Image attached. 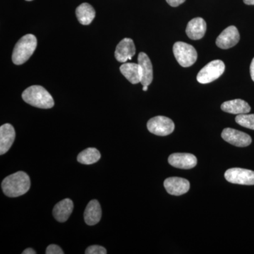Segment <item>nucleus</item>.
Segmentation results:
<instances>
[{
	"instance_id": "obj_1",
	"label": "nucleus",
	"mask_w": 254,
	"mask_h": 254,
	"mask_svg": "<svg viewBox=\"0 0 254 254\" xmlns=\"http://www.w3.org/2000/svg\"><path fill=\"white\" fill-rule=\"evenodd\" d=\"M31 187V180L24 172H17L6 177L1 183L4 194L9 197H18L27 193Z\"/></svg>"
},
{
	"instance_id": "obj_2",
	"label": "nucleus",
	"mask_w": 254,
	"mask_h": 254,
	"mask_svg": "<svg viewBox=\"0 0 254 254\" xmlns=\"http://www.w3.org/2000/svg\"><path fill=\"white\" fill-rule=\"evenodd\" d=\"M23 100L28 104L41 109H50L55 105L54 99L43 86H31L22 93Z\"/></svg>"
},
{
	"instance_id": "obj_3",
	"label": "nucleus",
	"mask_w": 254,
	"mask_h": 254,
	"mask_svg": "<svg viewBox=\"0 0 254 254\" xmlns=\"http://www.w3.org/2000/svg\"><path fill=\"white\" fill-rule=\"evenodd\" d=\"M37 45L38 41L34 35L23 36L17 42L13 50V63L16 65H21L27 62L36 50Z\"/></svg>"
},
{
	"instance_id": "obj_4",
	"label": "nucleus",
	"mask_w": 254,
	"mask_h": 254,
	"mask_svg": "<svg viewBox=\"0 0 254 254\" xmlns=\"http://www.w3.org/2000/svg\"><path fill=\"white\" fill-rule=\"evenodd\" d=\"M173 53L177 63L183 67H190L196 62L197 52L193 46L183 42H177L173 46Z\"/></svg>"
},
{
	"instance_id": "obj_5",
	"label": "nucleus",
	"mask_w": 254,
	"mask_h": 254,
	"mask_svg": "<svg viewBox=\"0 0 254 254\" xmlns=\"http://www.w3.org/2000/svg\"><path fill=\"white\" fill-rule=\"evenodd\" d=\"M225 65L221 60H214L200 69L197 75V81L202 84L211 83L222 76Z\"/></svg>"
},
{
	"instance_id": "obj_6",
	"label": "nucleus",
	"mask_w": 254,
	"mask_h": 254,
	"mask_svg": "<svg viewBox=\"0 0 254 254\" xmlns=\"http://www.w3.org/2000/svg\"><path fill=\"white\" fill-rule=\"evenodd\" d=\"M147 128L153 134L165 136L173 133L175 130V124L171 119L167 117L157 116L150 119L147 123Z\"/></svg>"
},
{
	"instance_id": "obj_7",
	"label": "nucleus",
	"mask_w": 254,
	"mask_h": 254,
	"mask_svg": "<svg viewBox=\"0 0 254 254\" xmlns=\"http://www.w3.org/2000/svg\"><path fill=\"white\" fill-rule=\"evenodd\" d=\"M227 181L242 185H254V172L242 168H232L225 173Z\"/></svg>"
},
{
	"instance_id": "obj_8",
	"label": "nucleus",
	"mask_w": 254,
	"mask_h": 254,
	"mask_svg": "<svg viewBox=\"0 0 254 254\" xmlns=\"http://www.w3.org/2000/svg\"><path fill=\"white\" fill-rule=\"evenodd\" d=\"M222 138L230 144L237 147H247L252 143V137L245 132L226 128L222 132Z\"/></svg>"
},
{
	"instance_id": "obj_9",
	"label": "nucleus",
	"mask_w": 254,
	"mask_h": 254,
	"mask_svg": "<svg viewBox=\"0 0 254 254\" xmlns=\"http://www.w3.org/2000/svg\"><path fill=\"white\" fill-rule=\"evenodd\" d=\"M240 39V33L235 26L225 28L217 38L216 45L221 49H229L236 46Z\"/></svg>"
},
{
	"instance_id": "obj_10",
	"label": "nucleus",
	"mask_w": 254,
	"mask_h": 254,
	"mask_svg": "<svg viewBox=\"0 0 254 254\" xmlns=\"http://www.w3.org/2000/svg\"><path fill=\"white\" fill-rule=\"evenodd\" d=\"M164 187L168 193L173 195H181L190 189V182L180 177H169L164 182Z\"/></svg>"
},
{
	"instance_id": "obj_11",
	"label": "nucleus",
	"mask_w": 254,
	"mask_h": 254,
	"mask_svg": "<svg viewBox=\"0 0 254 254\" xmlns=\"http://www.w3.org/2000/svg\"><path fill=\"white\" fill-rule=\"evenodd\" d=\"M136 53L134 43L131 38H124L119 43L115 50V56L118 62L125 63L131 60Z\"/></svg>"
},
{
	"instance_id": "obj_12",
	"label": "nucleus",
	"mask_w": 254,
	"mask_h": 254,
	"mask_svg": "<svg viewBox=\"0 0 254 254\" xmlns=\"http://www.w3.org/2000/svg\"><path fill=\"white\" fill-rule=\"evenodd\" d=\"M168 162L175 168L189 170L197 165V158L190 153H173L169 157Z\"/></svg>"
},
{
	"instance_id": "obj_13",
	"label": "nucleus",
	"mask_w": 254,
	"mask_h": 254,
	"mask_svg": "<svg viewBox=\"0 0 254 254\" xmlns=\"http://www.w3.org/2000/svg\"><path fill=\"white\" fill-rule=\"evenodd\" d=\"M16 136L12 125L4 124L0 127V155H4L9 151Z\"/></svg>"
},
{
	"instance_id": "obj_14",
	"label": "nucleus",
	"mask_w": 254,
	"mask_h": 254,
	"mask_svg": "<svg viewBox=\"0 0 254 254\" xmlns=\"http://www.w3.org/2000/svg\"><path fill=\"white\" fill-rule=\"evenodd\" d=\"M207 25L203 18L197 17L190 20L187 24L186 33L190 39L198 41L205 36Z\"/></svg>"
},
{
	"instance_id": "obj_15",
	"label": "nucleus",
	"mask_w": 254,
	"mask_h": 254,
	"mask_svg": "<svg viewBox=\"0 0 254 254\" xmlns=\"http://www.w3.org/2000/svg\"><path fill=\"white\" fill-rule=\"evenodd\" d=\"M138 64L141 69V83L143 86H148L153 79V65L148 55L144 53H140L138 57Z\"/></svg>"
},
{
	"instance_id": "obj_16",
	"label": "nucleus",
	"mask_w": 254,
	"mask_h": 254,
	"mask_svg": "<svg viewBox=\"0 0 254 254\" xmlns=\"http://www.w3.org/2000/svg\"><path fill=\"white\" fill-rule=\"evenodd\" d=\"M73 209L72 200L69 198H65L55 205L53 209V216L58 222H66L72 213Z\"/></svg>"
},
{
	"instance_id": "obj_17",
	"label": "nucleus",
	"mask_w": 254,
	"mask_h": 254,
	"mask_svg": "<svg viewBox=\"0 0 254 254\" xmlns=\"http://www.w3.org/2000/svg\"><path fill=\"white\" fill-rule=\"evenodd\" d=\"M221 109L225 113L234 114V115H242V114L250 113L251 107L245 100L235 99L229 100L222 103Z\"/></svg>"
},
{
	"instance_id": "obj_18",
	"label": "nucleus",
	"mask_w": 254,
	"mask_h": 254,
	"mask_svg": "<svg viewBox=\"0 0 254 254\" xmlns=\"http://www.w3.org/2000/svg\"><path fill=\"white\" fill-rule=\"evenodd\" d=\"M102 217V209L99 202L92 200L87 205L84 211L85 222L88 225H94L100 222Z\"/></svg>"
},
{
	"instance_id": "obj_19",
	"label": "nucleus",
	"mask_w": 254,
	"mask_h": 254,
	"mask_svg": "<svg viewBox=\"0 0 254 254\" xmlns=\"http://www.w3.org/2000/svg\"><path fill=\"white\" fill-rule=\"evenodd\" d=\"M120 71L132 84H136L141 81V69L138 64L125 63L120 66Z\"/></svg>"
},
{
	"instance_id": "obj_20",
	"label": "nucleus",
	"mask_w": 254,
	"mask_h": 254,
	"mask_svg": "<svg viewBox=\"0 0 254 254\" xmlns=\"http://www.w3.org/2000/svg\"><path fill=\"white\" fill-rule=\"evenodd\" d=\"M76 17L82 25L91 24L95 18V11L94 8L88 3L80 4L76 9Z\"/></svg>"
},
{
	"instance_id": "obj_21",
	"label": "nucleus",
	"mask_w": 254,
	"mask_h": 254,
	"mask_svg": "<svg viewBox=\"0 0 254 254\" xmlns=\"http://www.w3.org/2000/svg\"><path fill=\"white\" fill-rule=\"evenodd\" d=\"M100 157L99 150L94 148H88L78 154L77 160L78 163L83 165H92L99 161Z\"/></svg>"
},
{
	"instance_id": "obj_22",
	"label": "nucleus",
	"mask_w": 254,
	"mask_h": 254,
	"mask_svg": "<svg viewBox=\"0 0 254 254\" xmlns=\"http://www.w3.org/2000/svg\"><path fill=\"white\" fill-rule=\"evenodd\" d=\"M235 121L242 127L254 130V114L238 115L235 118Z\"/></svg>"
},
{
	"instance_id": "obj_23",
	"label": "nucleus",
	"mask_w": 254,
	"mask_h": 254,
	"mask_svg": "<svg viewBox=\"0 0 254 254\" xmlns=\"http://www.w3.org/2000/svg\"><path fill=\"white\" fill-rule=\"evenodd\" d=\"M85 253L86 254H106L107 251L104 247H101V246L93 245L88 247Z\"/></svg>"
},
{
	"instance_id": "obj_24",
	"label": "nucleus",
	"mask_w": 254,
	"mask_h": 254,
	"mask_svg": "<svg viewBox=\"0 0 254 254\" xmlns=\"http://www.w3.org/2000/svg\"><path fill=\"white\" fill-rule=\"evenodd\" d=\"M46 254H64L63 250L59 246L55 245H50L48 246L46 250Z\"/></svg>"
},
{
	"instance_id": "obj_25",
	"label": "nucleus",
	"mask_w": 254,
	"mask_h": 254,
	"mask_svg": "<svg viewBox=\"0 0 254 254\" xmlns=\"http://www.w3.org/2000/svg\"><path fill=\"white\" fill-rule=\"evenodd\" d=\"M186 0H166L167 2L171 6L176 7L180 6V4H183Z\"/></svg>"
},
{
	"instance_id": "obj_26",
	"label": "nucleus",
	"mask_w": 254,
	"mask_h": 254,
	"mask_svg": "<svg viewBox=\"0 0 254 254\" xmlns=\"http://www.w3.org/2000/svg\"><path fill=\"white\" fill-rule=\"evenodd\" d=\"M250 73L251 77H252V80L254 81V58L252 60V63H251Z\"/></svg>"
},
{
	"instance_id": "obj_27",
	"label": "nucleus",
	"mask_w": 254,
	"mask_h": 254,
	"mask_svg": "<svg viewBox=\"0 0 254 254\" xmlns=\"http://www.w3.org/2000/svg\"><path fill=\"white\" fill-rule=\"evenodd\" d=\"M23 254H36V252L34 250L31 248L26 249V250H24V252H22Z\"/></svg>"
},
{
	"instance_id": "obj_28",
	"label": "nucleus",
	"mask_w": 254,
	"mask_h": 254,
	"mask_svg": "<svg viewBox=\"0 0 254 254\" xmlns=\"http://www.w3.org/2000/svg\"><path fill=\"white\" fill-rule=\"evenodd\" d=\"M244 2L247 5H254V0H243Z\"/></svg>"
},
{
	"instance_id": "obj_29",
	"label": "nucleus",
	"mask_w": 254,
	"mask_h": 254,
	"mask_svg": "<svg viewBox=\"0 0 254 254\" xmlns=\"http://www.w3.org/2000/svg\"><path fill=\"white\" fill-rule=\"evenodd\" d=\"M143 91H148V86H143Z\"/></svg>"
},
{
	"instance_id": "obj_30",
	"label": "nucleus",
	"mask_w": 254,
	"mask_h": 254,
	"mask_svg": "<svg viewBox=\"0 0 254 254\" xmlns=\"http://www.w3.org/2000/svg\"><path fill=\"white\" fill-rule=\"evenodd\" d=\"M26 1H33V0H26Z\"/></svg>"
}]
</instances>
